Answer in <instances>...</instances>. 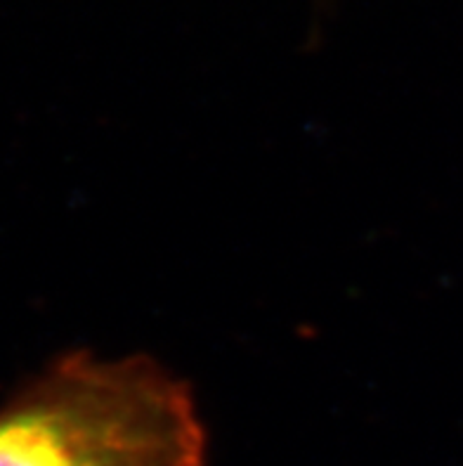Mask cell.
<instances>
[{
    "label": "cell",
    "mask_w": 463,
    "mask_h": 466,
    "mask_svg": "<svg viewBox=\"0 0 463 466\" xmlns=\"http://www.w3.org/2000/svg\"><path fill=\"white\" fill-rule=\"evenodd\" d=\"M189 389L147 358L66 355L0 408V466H204Z\"/></svg>",
    "instance_id": "cell-1"
}]
</instances>
